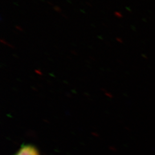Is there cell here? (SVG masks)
Returning <instances> with one entry per match:
<instances>
[{"label":"cell","instance_id":"1","mask_svg":"<svg viewBox=\"0 0 155 155\" xmlns=\"http://www.w3.org/2000/svg\"><path fill=\"white\" fill-rule=\"evenodd\" d=\"M14 155H40L35 146L31 144L22 145Z\"/></svg>","mask_w":155,"mask_h":155}]
</instances>
